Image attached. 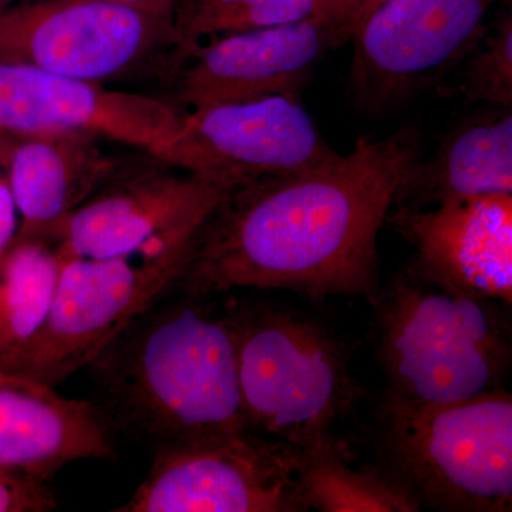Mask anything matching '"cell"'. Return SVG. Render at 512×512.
Masks as SVG:
<instances>
[{
    "instance_id": "1",
    "label": "cell",
    "mask_w": 512,
    "mask_h": 512,
    "mask_svg": "<svg viewBox=\"0 0 512 512\" xmlns=\"http://www.w3.org/2000/svg\"><path fill=\"white\" fill-rule=\"evenodd\" d=\"M423 157V130L406 124L360 136L348 154L235 185L195 235L175 288L197 298L255 288L372 302L377 238Z\"/></svg>"
},
{
    "instance_id": "2",
    "label": "cell",
    "mask_w": 512,
    "mask_h": 512,
    "mask_svg": "<svg viewBox=\"0 0 512 512\" xmlns=\"http://www.w3.org/2000/svg\"><path fill=\"white\" fill-rule=\"evenodd\" d=\"M210 298L164 293L97 353L92 372L111 433L157 448L248 430L234 333Z\"/></svg>"
},
{
    "instance_id": "3",
    "label": "cell",
    "mask_w": 512,
    "mask_h": 512,
    "mask_svg": "<svg viewBox=\"0 0 512 512\" xmlns=\"http://www.w3.org/2000/svg\"><path fill=\"white\" fill-rule=\"evenodd\" d=\"M370 303L384 399L437 406L503 389L511 338L497 302L448 292L407 265Z\"/></svg>"
},
{
    "instance_id": "4",
    "label": "cell",
    "mask_w": 512,
    "mask_h": 512,
    "mask_svg": "<svg viewBox=\"0 0 512 512\" xmlns=\"http://www.w3.org/2000/svg\"><path fill=\"white\" fill-rule=\"evenodd\" d=\"M224 313L234 333L247 429L296 450L332 434L360 396L342 340L275 305L232 303Z\"/></svg>"
},
{
    "instance_id": "5",
    "label": "cell",
    "mask_w": 512,
    "mask_h": 512,
    "mask_svg": "<svg viewBox=\"0 0 512 512\" xmlns=\"http://www.w3.org/2000/svg\"><path fill=\"white\" fill-rule=\"evenodd\" d=\"M380 467L441 512H510L512 396L504 389L464 402L413 406L383 397Z\"/></svg>"
},
{
    "instance_id": "6",
    "label": "cell",
    "mask_w": 512,
    "mask_h": 512,
    "mask_svg": "<svg viewBox=\"0 0 512 512\" xmlns=\"http://www.w3.org/2000/svg\"><path fill=\"white\" fill-rule=\"evenodd\" d=\"M238 184L140 151L70 212L50 239L63 258H148L191 248L211 212Z\"/></svg>"
},
{
    "instance_id": "7",
    "label": "cell",
    "mask_w": 512,
    "mask_h": 512,
    "mask_svg": "<svg viewBox=\"0 0 512 512\" xmlns=\"http://www.w3.org/2000/svg\"><path fill=\"white\" fill-rule=\"evenodd\" d=\"M174 50L171 13L113 0H23L0 12V60L109 86L154 76Z\"/></svg>"
},
{
    "instance_id": "8",
    "label": "cell",
    "mask_w": 512,
    "mask_h": 512,
    "mask_svg": "<svg viewBox=\"0 0 512 512\" xmlns=\"http://www.w3.org/2000/svg\"><path fill=\"white\" fill-rule=\"evenodd\" d=\"M503 0H383L353 32L348 94L377 117L437 93Z\"/></svg>"
},
{
    "instance_id": "9",
    "label": "cell",
    "mask_w": 512,
    "mask_h": 512,
    "mask_svg": "<svg viewBox=\"0 0 512 512\" xmlns=\"http://www.w3.org/2000/svg\"><path fill=\"white\" fill-rule=\"evenodd\" d=\"M119 512H303L298 453L249 430L154 450L153 464Z\"/></svg>"
},
{
    "instance_id": "10",
    "label": "cell",
    "mask_w": 512,
    "mask_h": 512,
    "mask_svg": "<svg viewBox=\"0 0 512 512\" xmlns=\"http://www.w3.org/2000/svg\"><path fill=\"white\" fill-rule=\"evenodd\" d=\"M191 248L148 258H63L49 318L20 375L57 386L170 291Z\"/></svg>"
},
{
    "instance_id": "11",
    "label": "cell",
    "mask_w": 512,
    "mask_h": 512,
    "mask_svg": "<svg viewBox=\"0 0 512 512\" xmlns=\"http://www.w3.org/2000/svg\"><path fill=\"white\" fill-rule=\"evenodd\" d=\"M338 47V30L318 15L211 37L157 80L164 89L158 97L180 114L269 97L299 99L313 66Z\"/></svg>"
},
{
    "instance_id": "12",
    "label": "cell",
    "mask_w": 512,
    "mask_h": 512,
    "mask_svg": "<svg viewBox=\"0 0 512 512\" xmlns=\"http://www.w3.org/2000/svg\"><path fill=\"white\" fill-rule=\"evenodd\" d=\"M335 153L295 97H269L181 113L158 158L239 183L292 173Z\"/></svg>"
},
{
    "instance_id": "13",
    "label": "cell",
    "mask_w": 512,
    "mask_h": 512,
    "mask_svg": "<svg viewBox=\"0 0 512 512\" xmlns=\"http://www.w3.org/2000/svg\"><path fill=\"white\" fill-rule=\"evenodd\" d=\"M180 119L177 110L151 94L0 60V137L80 131L157 156Z\"/></svg>"
},
{
    "instance_id": "14",
    "label": "cell",
    "mask_w": 512,
    "mask_h": 512,
    "mask_svg": "<svg viewBox=\"0 0 512 512\" xmlns=\"http://www.w3.org/2000/svg\"><path fill=\"white\" fill-rule=\"evenodd\" d=\"M386 224L409 242V266L430 284L511 305L512 194L478 195L424 210L393 204Z\"/></svg>"
},
{
    "instance_id": "15",
    "label": "cell",
    "mask_w": 512,
    "mask_h": 512,
    "mask_svg": "<svg viewBox=\"0 0 512 512\" xmlns=\"http://www.w3.org/2000/svg\"><path fill=\"white\" fill-rule=\"evenodd\" d=\"M117 457L114 434L96 403L0 370V464L49 481L79 460Z\"/></svg>"
},
{
    "instance_id": "16",
    "label": "cell",
    "mask_w": 512,
    "mask_h": 512,
    "mask_svg": "<svg viewBox=\"0 0 512 512\" xmlns=\"http://www.w3.org/2000/svg\"><path fill=\"white\" fill-rule=\"evenodd\" d=\"M104 138L80 131L0 137V160L22 224L20 238L52 234L131 156L104 150Z\"/></svg>"
},
{
    "instance_id": "17",
    "label": "cell",
    "mask_w": 512,
    "mask_h": 512,
    "mask_svg": "<svg viewBox=\"0 0 512 512\" xmlns=\"http://www.w3.org/2000/svg\"><path fill=\"white\" fill-rule=\"evenodd\" d=\"M490 194H512V109L484 106L421 158L393 204L424 210Z\"/></svg>"
},
{
    "instance_id": "18",
    "label": "cell",
    "mask_w": 512,
    "mask_h": 512,
    "mask_svg": "<svg viewBox=\"0 0 512 512\" xmlns=\"http://www.w3.org/2000/svg\"><path fill=\"white\" fill-rule=\"evenodd\" d=\"M63 256L49 239L15 237L0 254V370L20 375L55 301Z\"/></svg>"
},
{
    "instance_id": "19",
    "label": "cell",
    "mask_w": 512,
    "mask_h": 512,
    "mask_svg": "<svg viewBox=\"0 0 512 512\" xmlns=\"http://www.w3.org/2000/svg\"><path fill=\"white\" fill-rule=\"evenodd\" d=\"M298 480L308 510L414 512L420 504L379 464L355 470L333 434L299 448Z\"/></svg>"
},
{
    "instance_id": "20",
    "label": "cell",
    "mask_w": 512,
    "mask_h": 512,
    "mask_svg": "<svg viewBox=\"0 0 512 512\" xmlns=\"http://www.w3.org/2000/svg\"><path fill=\"white\" fill-rule=\"evenodd\" d=\"M316 10L318 0H177L171 12L174 50L164 73L211 37L285 25Z\"/></svg>"
},
{
    "instance_id": "21",
    "label": "cell",
    "mask_w": 512,
    "mask_h": 512,
    "mask_svg": "<svg viewBox=\"0 0 512 512\" xmlns=\"http://www.w3.org/2000/svg\"><path fill=\"white\" fill-rule=\"evenodd\" d=\"M467 104L512 109V10L503 6L477 45L437 90Z\"/></svg>"
},
{
    "instance_id": "22",
    "label": "cell",
    "mask_w": 512,
    "mask_h": 512,
    "mask_svg": "<svg viewBox=\"0 0 512 512\" xmlns=\"http://www.w3.org/2000/svg\"><path fill=\"white\" fill-rule=\"evenodd\" d=\"M57 508L49 481L0 464V512H45Z\"/></svg>"
},
{
    "instance_id": "23",
    "label": "cell",
    "mask_w": 512,
    "mask_h": 512,
    "mask_svg": "<svg viewBox=\"0 0 512 512\" xmlns=\"http://www.w3.org/2000/svg\"><path fill=\"white\" fill-rule=\"evenodd\" d=\"M365 2L366 0H318L316 15L335 26L340 46H345L352 39Z\"/></svg>"
},
{
    "instance_id": "24",
    "label": "cell",
    "mask_w": 512,
    "mask_h": 512,
    "mask_svg": "<svg viewBox=\"0 0 512 512\" xmlns=\"http://www.w3.org/2000/svg\"><path fill=\"white\" fill-rule=\"evenodd\" d=\"M18 210L8 181L0 168V254L9 247L18 232Z\"/></svg>"
},
{
    "instance_id": "25",
    "label": "cell",
    "mask_w": 512,
    "mask_h": 512,
    "mask_svg": "<svg viewBox=\"0 0 512 512\" xmlns=\"http://www.w3.org/2000/svg\"><path fill=\"white\" fill-rule=\"evenodd\" d=\"M113 2L124 3V5L137 6V8L160 10V12H173L177 0H113Z\"/></svg>"
},
{
    "instance_id": "26",
    "label": "cell",
    "mask_w": 512,
    "mask_h": 512,
    "mask_svg": "<svg viewBox=\"0 0 512 512\" xmlns=\"http://www.w3.org/2000/svg\"><path fill=\"white\" fill-rule=\"evenodd\" d=\"M382 2H383V0H366L365 6H363L362 12H360L359 19H357L356 28H357V25H359V23L362 22V20L365 19L367 15H369L370 12H372V10L375 9L376 6H379L380 3H382Z\"/></svg>"
},
{
    "instance_id": "27",
    "label": "cell",
    "mask_w": 512,
    "mask_h": 512,
    "mask_svg": "<svg viewBox=\"0 0 512 512\" xmlns=\"http://www.w3.org/2000/svg\"><path fill=\"white\" fill-rule=\"evenodd\" d=\"M2 10H3V8H2V6H0V12H2Z\"/></svg>"
}]
</instances>
